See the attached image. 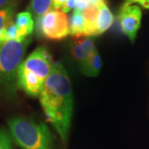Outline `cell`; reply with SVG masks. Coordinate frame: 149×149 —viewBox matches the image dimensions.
I'll list each match as a JSON object with an SVG mask.
<instances>
[{"mask_svg":"<svg viewBox=\"0 0 149 149\" xmlns=\"http://www.w3.org/2000/svg\"><path fill=\"white\" fill-rule=\"evenodd\" d=\"M39 97L47 121L65 143L73 112V95L69 75L61 62L54 63Z\"/></svg>","mask_w":149,"mask_h":149,"instance_id":"6da1fadb","label":"cell"},{"mask_svg":"<svg viewBox=\"0 0 149 149\" xmlns=\"http://www.w3.org/2000/svg\"><path fill=\"white\" fill-rule=\"evenodd\" d=\"M53 66L52 57L47 48L44 46L37 47L19 65L17 88L28 95L39 96Z\"/></svg>","mask_w":149,"mask_h":149,"instance_id":"7a4b0ae2","label":"cell"},{"mask_svg":"<svg viewBox=\"0 0 149 149\" xmlns=\"http://www.w3.org/2000/svg\"><path fill=\"white\" fill-rule=\"evenodd\" d=\"M31 42L12 40L0 46V93L13 96L17 89V71Z\"/></svg>","mask_w":149,"mask_h":149,"instance_id":"3957f363","label":"cell"},{"mask_svg":"<svg viewBox=\"0 0 149 149\" xmlns=\"http://www.w3.org/2000/svg\"><path fill=\"white\" fill-rule=\"evenodd\" d=\"M11 137L22 149H49L53 137L43 123L23 117L11 118L8 121Z\"/></svg>","mask_w":149,"mask_h":149,"instance_id":"277c9868","label":"cell"},{"mask_svg":"<svg viewBox=\"0 0 149 149\" xmlns=\"http://www.w3.org/2000/svg\"><path fill=\"white\" fill-rule=\"evenodd\" d=\"M37 36L48 40H62L70 34L67 15L59 10H52L36 20Z\"/></svg>","mask_w":149,"mask_h":149,"instance_id":"5b68a950","label":"cell"},{"mask_svg":"<svg viewBox=\"0 0 149 149\" xmlns=\"http://www.w3.org/2000/svg\"><path fill=\"white\" fill-rule=\"evenodd\" d=\"M118 19L120 23L121 30L133 42L141 26L142 10L139 6L123 4L118 14Z\"/></svg>","mask_w":149,"mask_h":149,"instance_id":"8992f818","label":"cell"},{"mask_svg":"<svg viewBox=\"0 0 149 149\" xmlns=\"http://www.w3.org/2000/svg\"><path fill=\"white\" fill-rule=\"evenodd\" d=\"M96 51L95 42L91 38L74 41L70 46V55L79 66L84 64Z\"/></svg>","mask_w":149,"mask_h":149,"instance_id":"52a82bcc","label":"cell"},{"mask_svg":"<svg viewBox=\"0 0 149 149\" xmlns=\"http://www.w3.org/2000/svg\"><path fill=\"white\" fill-rule=\"evenodd\" d=\"M14 23L18 28L19 41H23L28 38L34 29V20L31 13L28 11L17 13Z\"/></svg>","mask_w":149,"mask_h":149,"instance_id":"ba28073f","label":"cell"},{"mask_svg":"<svg viewBox=\"0 0 149 149\" xmlns=\"http://www.w3.org/2000/svg\"><path fill=\"white\" fill-rule=\"evenodd\" d=\"M100 13V6H88L83 11L84 17V27H85V37H95L97 19Z\"/></svg>","mask_w":149,"mask_h":149,"instance_id":"9c48e42d","label":"cell"},{"mask_svg":"<svg viewBox=\"0 0 149 149\" xmlns=\"http://www.w3.org/2000/svg\"><path fill=\"white\" fill-rule=\"evenodd\" d=\"M100 13L97 19L96 25V36L101 35L102 33L106 32L113 23L114 17L110 9L107 5L105 0H103L99 3Z\"/></svg>","mask_w":149,"mask_h":149,"instance_id":"30bf717a","label":"cell"},{"mask_svg":"<svg viewBox=\"0 0 149 149\" xmlns=\"http://www.w3.org/2000/svg\"><path fill=\"white\" fill-rule=\"evenodd\" d=\"M80 71L86 76L96 77L98 76L102 68V59L98 51L91 56L84 64L79 66Z\"/></svg>","mask_w":149,"mask_h":149,"instance_id":"8fae6325","label":"cell"},{"mask_svg":"<svg viewBox=\"0 0 149 149\" xmlns=\"http://www.w3.org/2000/svg\"><path fill=\"white\" fill-rule=\"evenodd\" d=\"M52 8V0H31L27 11L31 13L32 17L37 18L47 14Z\"/></svg>","mask_w":149,"mask_h":149,"instance_id":"7c38bea8","label":"cell"},{"mask_svg":"<svg viewBox=\"0 0 149 149\" xmlns=\"http://www.w3.org/2000/svg\"><path fill=\"white\" fill-rule=\"evenodd\" d=\"M70 34L74 37H85L83 12L74 8L70 23Z\"/></svg>","mask_w":149,"mask_h":149,"instance_id":"4fadbf2b","label":"cell"},{"mask_svg":"<svg viewBox=\"0 0 149 149\" xmlns=\"http://www.w3.org/2000/svg\"><path fill=\"white\" fill-rule=\"evenodd\" d=\"M16 6L17 3L8 6L5 8L0 9V46L3 43L2 41L3 32L7 27V25L13 21V17L16 10Z\"/></svg>","mask_w":149,"mask_h":149,"instance_id":"5bb4252c","label":"cell"},{"mask_svg":"<svg viewBox=\"0 0 149 149\" xmlns=\"http://www.w3.org/2000/svg\"><path fill=\"white\" fill-rule=\"evenodd\" d=\"M0 149H13L12 138L3 129H0Z\"/></svg>","mask_w":149,"mask_h":149,"instance_id":"9a60e30c","label":"cell"},{"mask_svg":"<svg viewBox=\"0 0 149 149\" xmlns=\"http://www.w3.org/2000/svg\"><path fill=\"white\" fill-rule=\"evenodd\" d=\"M76 3H77V0H67L65 4L63 6V8H61V12L64 13H66L70 11L71 10L72 8H74L75 6H76Z\"/></svg>","mask_w":149,"mask_h":149,"instance_id":"2e32d148","label":"cell"},{"mask_svg":"<svg viewBox=\"0 0 149 149\" xmlns=\"http://www.w3.org/2000/svg\"><path fill=\"white\" fill-rule=\"evenodd\" d=\"M67 0H52V8L54 10H59L63 8Z\"/></svg>","mask_w":149,"mask_h":149,"instance_id":"e0dca14e","label":"cell"},{"mask_svg":"<svg viewBox=\"0 0 149 149\" xmlns=\"http://www.w3.org/2000/svg\"><path fill=\"white\" fill-rule=\"evenodd\" d=\"M17 0H0V9L5 8L8 6L16 4Z\"/></svg>","mask_w":149,"mask_h":149,"instance_id":"ac0fdd59","label":"cell"},{"mask_svg":"<svg viewBox=\"0 0 149 149\" xmlns=\"http://www.w3.org/2000/svg\"><path fill=\"white\" fill-rule=\"evenodd\" d=\"M139 4L143 7L144 8L149 9V0H141L139 2Z\"/></svg>","mask_w":149,"mask_h":149,"instance_id":"d6986e66","label":"cell"},{"mask_svg":"<svg viewBox=\"0 0 149 149\" xmlns=\"http://www.w3.org/2000/svg\"><path fill=\"white\" fill-rule=\"evenodd\" d=\"M140 1H141V0H140Z\"/></svg>","mask_w":149,"mask_h":149,"instance_id":"ffe728a7","label":"cell"}]
</instances>
